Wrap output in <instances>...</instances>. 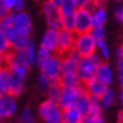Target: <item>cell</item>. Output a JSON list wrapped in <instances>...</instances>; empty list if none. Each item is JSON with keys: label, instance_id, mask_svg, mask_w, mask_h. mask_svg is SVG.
Listing matches in <instances>:
<instances>
[{"label": "cell", "instance_id": "cell-34", "mask_svg": "<svg viewBox=\"0 0 123 123\" xmlns=\"http://www.w3.org/2000/svg\"><path fill=\"white\" fill-rule=\"evenodd\" d=\"M62 29L74 31V18L73 15H64L62 18Z\"/></svg>", "mask_w": 123, "mask_h": 123}, {"label": "cell", "instance_id": "cell-16", "mask_svg": "<svg viewBox=\"0 0 123 123\" xmlns=\"http://www.w3.org/2000/svg\"><path fill=\"white\" fill-rule=\"evenodd\" d=\"M108 19V13L104 5H96L92 10V25L104 26Z\"/></svg>", "mask_w": 123, "mask_h": 123}, {"label": "cell", "instance_id": "cell-5", "mask_svg": "<svg viewBox=\"0 0 123 123\" xmlns=\"http://www.w3.org/2000/svg\"><path fill=\"white\" fill-rule=\"evenodd\" d=\"M40 70L52 82H58L62 74V57L57 53H53L52 57L40 67Z\"/></svg>", "mask_w": 123, "mask_h": 123}, {"label": "cell", "instance_id": "cell-13", "mask_svg": "<svg viewBox=\"0 0 123 123\" xmlns=\"http://www.w3.org/2000/svg\"><path fill=\"white\" fill-rule=\"evenodd\" d=\"M79 60H80V57L74 50L67 53L65 55H62V73H73V72H77Z\"/></svg>", "mask_w": 123, "mask_h": 123}, {"label": "cell", "instance_id": "cell-23", "mask_svg": "<svg viewBox=\"0 0 123 123\" xmlns=\"http://www.w3.org/2000/svg\"><path fill=\"white\" fill-rule=\"evenodd\" d=\"M62 87L60 86V83L59 80L58 82H52V84L49 86V88L47 89V98L50 99V100H53V102L55 103H58V100L60 98V93H62Z\"/></svg>", "mask_w": 123, "mask_h": 123}, {"label": "cell", "instance_id": "cell-24", "mask_svg": "<svg viewBox=\"0 0 123 123\" xmlns=\"http://www.w3.org/2000/svg\"><path fill=\"white\" fill-rule=\"evenodd\" d=\"M53 55V53L52 52H49V50H47V49H44V48H42V47H38V49H37V55H35V64L40 68V67L45 63V62L52 57Z\"/></svg>", "mask_w": 123, "mask_h": 123}, {"label": "cell", "instance_id": "cell-25", "mask_svg": "<svg viewBox=\"0 0 123 123\" xmlns=\"http://www.w3.org/2000/svg\"><path fill=\"white\" fill-rule=\"evenodd\" d=\"M42 122L43 123H63V109L60 107H57Z\"/></svg>", "mask_w": 123, "mask_h": 123}, {"label": "cell", "instance_id": "cell-30", "mask_svg": "<svg viewBox=\"0 0 123 123\" xmlns=\"http://www.w3.org/2000/svg\"><path fill=\"white\" fill-rule=\"evenodd\" d=\"M52 84V80L49 79L47 75H44L43 73H40L37 78V87L40 92H47V89L49 88V86Z\"/></svg>", "mask_w": 123, "mask_h": 123}, {"label": "cell", "instance_id": "cell-38", "mask_svg": "<svg viewBox=\"0 0 123 123\" xmlns=\"http://www.w3.org/2000/svg\"><path fill=\"white\" fill-rule=\"evenodd\" d=\"M79 6H84V8H88L93 10V8L96 6V0H77Z\"/></svg>", "mask_w": 123, "mask_h": 123}, {"label": "cell", "instance_id": "cell-17", "mask_svg": "<svg viewBox=\"0 0 123 123\" xmlns=\"http://www.w3.org/2000/svg\"><path fill=\"white\" fill-rule=\"evenodd\" d=\"M59 83L63 88H75V87L83 86L77 72H73V73H62L59 77Z\"/></svg>", "mask_w": 123, "mask_h": 123}, {"label": "cell", "instance_id": "cell-49", "mask_svg": "<svg viewBox=\"0 0 123 123\" xmlns=\"http://www.w3.org/2000/svg\"><path fill=\"white\" fill-rule=\"evenodd\" d=\"M3 29V25H1V19H0V30Z\"/></svg>", "mask_w": 123, "mask_h": 123}, {"label": "cell", "instance_id": "cell-15", "mask_svg": "<svg viewBox=\"0 0 123 123\" xmlns=\"http://www.w3.org/2000/svg\"><path fill=\"white\" fill-rule=\"evenodd\" d=\"M96 77L109 87L112 84V82H113V79H114V72H113L112 65L109 63H107V62H103V63L98 67Z\"/></svg>", "mask_w": 123, "mask_h": 123}, {"label": "cell", "instance_id": "cell-8", "mask_svg": "<svg viewBox=\"0 0 123 123\" xmlns=\"http://www.w3.org/2000/svg\"><path fill=\"white\" fill-rule=\"evenodd\" d=\"M83 92V86L75 87V88H62L60 98L58 100V105L62 109L69 108L75 105L80 93Z\"/></svg>", "mask_w": 123, "mask_h": 123}, {"label": "cell", "instance_id": "cell-32", "mask_svg": "<svg viewBox=\"0 0 123 123\" xmlns=\"http://www.w3.org/2000/svg\"><path fill=\"white\" fill-rule=\"evenodd\" d=\"M31 119H34V112H33V109L30 107H25L23 111H21V113H20L19 118H18V122L24 123L26 121H31Z\"/></svg>", "mask_w": 123, "mask_h": 123}, {"label": "cell", "instance_id": "cell-31", "mask_svg": "<svg viewBox=\"0 0 123 123\" xmlns=\"http://www.w3.org/2000/svg\"><path fill=\"white\" fill-rule=\"evenodd\" d=\"M91 35L96 42L105 40V28L104 26H93L91 29Z\"/></svg>", "mask_w": 123, "mask_h": 123}, {"label": "cell", "instance_id": "cell-27", "mask_svg": "<svg viewBox=\"0 0 123 123\" xmlns=\"http://www.w3.org/2000/svg\"><path fill=\"white\" fill-rule=\"evenodd\" d=\"M1 1L5 4V6H6L10 12L13 13H18V12H23L24 9V0H1Z\"/></svg>", "mask_w": 123, "mask_h": 123}, {"label": "cell", "instance_id": "cell-6", "mask_svg": "<svg viewBox=\"0 0 123 123\" xmlns=\"http://www.w3.org/2000/svg\"><path fill=\"white\" fill-rule=\"evenodd\" d=\"M74 39H75V33L72 30L67 29H60L58 30V39H57V48H55V53L62 55H65L73 50L74 47Z\"/></svg>", "mask_w": 123, "mask_h": 123}, {"label": "cell", "instance_id": "cell-9", "mask_svg": "<svg viewBox=\"0 0 123 123\" xmlns=\"http://www.w3.org/2000/svg\"><path fill=\"white\" fill-rule=\"evenodd\" d=\"M6 70V86H8V93L13 94V96L18 97L20 96L24 91L25 87V79L26 77L20 75L18 73H14V72H10L8 69Z\"/></svg>", "mask_w": 123, "mask_h": 123}, {"label": "cell", "instance_id": "cell-21", "mask_svg": "<svg viewBox=\"0 0 123 123\" xmlns=\"http://www.w3.org/2000/svg\"><path fill=\"white\" fill-rule=\"evenodd\" d=\"M116 98H117L116 91L112 89L111 87H108L107 91L98 98V100H99V103H100V105H102L103 109H108L116 103Z\"/></svg>", "mask_w": 123, "mask_h": 123}, {"label": "cell", "instance_id": "cell-7", "mask_svg": "<svg viewBox=\"0 0 123 123\" xmlns=\"http://www.w3.org/2000/svg\"><path fill=\"white\" fill-rule=\"evenodd\" d=\"M3 30H4L5 34H6V38L10 43L12 50H23L28 45V43L30 42V35L20 33L19 30H16L13 26L5 28Z\"/></svg>", "mask_w": 123, "mask_h": 123}, {"label": "cell", "instance_id": "cell-46", "mask_svg": "<svg viewBox=\"0 0 123 123\" xmlns=\"http://www.w3.org/2000/svg\"><path fill=\"white\" fill-rule=\"evenodd\" d=\"M24 123H35V119H31V121H26Z\"/></svg>", "mask_w": 123, "mask_h": 123}, {"label": "cell", "instance_id": "cell-20", "mask_svg": "<svg viewBox=\"0 0 123 123\" xmlns=\"http://www.w3.org/2000/svg\"><path fill=\"white\" fill-rule=\"evenodd\" d=\"M59 12L62 15H74V13L79 9V4L77 0H60L58 4Z\"/></svg>", "mask_w": 123, "mask_h": 123}, {"label": "cell", "instance_id": "cell-39", "mask_svg": "<svg viewBox=\"0 0 123 123\" xmlns=\"http://www.w3.org/2000/svg\"><path fill=\"white\" fill-rule=\"evenodd\" d=\"M114 18L118 23L123 24V3L114 10Z\"/></svg>", "mask_w": 123, "mask_h": 123}, {"label": "cell", "instance_id": "cell-12", "mask_svg": "<svg viewBox=\"0 0 123 123\" xmlns=\"http://www.w3.org/2000/svg\"><path fill=\"white\" fill-rule=\"evenodd\" d=\"M83 88H84V91L92 98H97L98 99L105 91H107L108 86L105 84V83H103L102 80H99L97 77H94V78H92L91 80H88L87 83H84V84H83Z\"/></svg>", "mask_w": 123, "mask_h": 123}, {"label": "cell", "instance_id": "cell-43", "mask_svg": "<svg viewBox=\"0 0 123 123\" xmlns=\"http://www.w3.org/2000/svg\"><path fill=\"white\" fill-rule=\"evenodd\" d=\"M108 0H96V5H104Z\"/></svg>", "mask_w": 123, "mask_h": 123}, {"label": "cell", "instance_id": "cell-40", "mask_svg": "<svg viewBox=\"0 0 123 123\" xmlns=\"http://www.w3.org/2000/svg\"><path fill=\"white\" fill-rule=\"evenodd\" d=\"M10 13V10L5 6V4L1 1V0H0V19H3L5 15H8Z\"/></svg>", "mask_w": 123, "mask_h": 123}, {"label": "cell", "instance_id": "cell-45", "mask_svg": "<svg viewBox=\"0 0 123 123\" xmlns=\"http://www.w3.org/2000/svg\"><path fill=\"white\" fill-rule=\"evenodd\" d=\"M50 1H52V3H54V4H59V1H60V0H50Z\"/></svg>", "mask_w": 123, "mask_h": 123}, {"label": "cell", "instance_id": "cell-29", "mask_svg": "<svg viewBox=\"0 0 123 123\" xmlns=\"http://www.w3.org/2000/svg\"><path fill=\"white\" fill-rule=\"evenodd\" d=\"M97 53L100 55V57H102V59H103L104 62L109 59V57H111V50H109L108 44L105 43V40L97 42Z\"/></svg>", "mask_w": 123, "mask_h": 123}, {"label": "cell", "instance_id": "cell-48", "mask_svg": "<svg viewBox=\"0 0 123 123\" xmlns=\"http://www.w3.org/2000/svg\"><path fill=\"white\" fill-rule=\"evenodd\" d=\"M116 3H123V0H114Z\"/></svg>", "mask_w": 123, "mask_h": 123}, {"label": "cell", "instance_id": "cell-33", "mask_svg": "<svg viewBox=\"0 0 123 123\" xmlns=\"http://www.w3.org/2000/svg\"><path fill=\"white\" fill-rule=\"evenodd\" d=\"M82 123H107L103 114H87Z\"/></svg>", "mask_w": 123, "mask_h": 123}, {"label": "cell", "instance_id": "cell-42", "mask_svg": "<svg viewBox=\"0 0 123 123\" xmlns=\"http://www.w3.org/2000/svg\"><path fill=\"white\" fill-rule=\"evenodd\" d=\"M117 123H123V109L119 111L117 114Z\"/></svg>", "mask_w": 123, "mask_h": 123}, {"label": "cell", "instance_id": "cell-1", "mask_svg": "<svg viewBox=\"0 0 123 123\" xmlns=\"http://www.w3.org/2000/svg\"><path fill=\"white\" fill-rule=\"evenodd\" d=\"M103 62L104 60L98 53H94L92 55H89V57L80 58L78 68H77V74L79 77L82 84H84V83H87L88 80H91L92 78L96 77L98 67Z\"/></svg>", "mask_w": 123, "mask_h": 123}, {"label": "cell", "instance_id": "cell-35", "mask_svg": "<svg viewBox=\"0 0 123 123\" xmlns=\"http://www.w3.org/2000/svg\"><path fill=\"white\" fill-rule=\"evenodd\" d=\"M8 93L6 86V70L3 65H0V94Z\"/></svg>", "mask_w": 123, "mask_h": 123}, {"label": "cell", "instance_id": "cell-2", "mask_svg": "<svg viewBox=\"0 0 123 123\" xmlns=\"http://www.w3.org/2000/svg\"><path fill=\"white\" fill-rule=\"evenodd\" d=\"M73 50L79 55L80 58L89 57V55L97 53V42L93 39V37L91 35V33H80V34H75Z\"/></svg>", "mask_w": 123, "mask_h": 123}, {"label": "cell", "instance_id": "cell-11", "mask_svg": "<svg viewBox=\"0 0 123 123\" xmlns=\"http://www.w3.org/2000/svg\"><path fill=\"white\" fill-rule=\"evenodd\" d=\"M13 28H15V29L19 30L20 33H24V34H26V35H30V33L33 30V23H31V19H30L29 14L25 13V12L14 13Z\"/></svg>", "mask_w": 123, "mask_h": 123}, {"label": "cell", "instance_id": "cell-3", "mask_svg": "<svg viewBox=\"0 0 123 123\" xmlns=\"http://www.w3.org/2000/svg\"><path fill=\"white\" fill-rule=\"evenodd\" d=\"M74 18V33L80 34V33H89L93 28L92 25V10L79 6L73 15Z\"/></svg>", "mask_w": 123, "mask_h": 123}, {"label": "cell", "instance_id": "cell-44", "mask_svg": "<svg viewBox=\"0 0 123 123\" xmlns=\"http://www.w3.org/2000/svg\"><path fill=\"white\" fill-rule=\"evenodd\" d=\"M119 102H121V104L123 105V87H122L121 92H119Z\"/></svg>", "mask_w": 123, "mask_h": 123}, {"label": "cell", "instance_id": "cell-22", "mask_svg": "<svg viewBox=\"0 0 123 123\" xmlns=\"http://www.w3.org/2000/svg\"><path fill=\"white\" fill-rule=\"evenodd\" d=\"M59 107L58 103H55L53 102V100H50V99H45V100H43V102L39 104V107H38V116H39V118H40L42 121L45 118V117H48L52 112Z\"/></svg>", "mask_w": 123, "mask_h": 123}, {"label": "cell", "instance_id": "cell-18", "mask_svg": "<svg viewBox=\"0 0 123 123\" xmlns=\"http://www.w3.org/2000/svg\"><path fill=\"white\" fill-rule=\"evenodd\" d=\"M84 116L75 105L63 109V123H82Z\"/></svg>", "mask_w": 123, "mask_h": 123}, {"label": "cell", "instance_id": "cell-47", "mask_svg": "<svg viewBox=\"0 0 123 123\" xmlns=\"http://www.w3.org/2000/svg\"><path fill=\"white\" fill-rule=\"evenodd\" d=\"M3 122H4V117L0 114V123H3Z\"/></svg>", "mask_w": 123, "mask_h": 123}, {"label": "cell", "instance_id": "cell-14", "mask_svg": "<svg viewBox=\"0 0 123 123\" xmlns=\"http://www.w3.org/2000/svg\"><path fill=\"white\" fill-rule=\"evenodd\" d=\"M57 39H58V30L53 29V28H48L45 33L42 37L40 45L44 49L49 50L52 53H55V48H57Z\"/></svg>", "mask_w": 123, "mask_h": 123}, {"label": "cell", "instance_id": "cell-36", "mask_svg": "<svg viewBox=\"0 0 123 123\" xmlns=\"http://www.w3.org/2000/svg\"><path fill=\"white\" fill-rule=\"evenodd\" d=\"M103 108L100 105L99 100L97 98H92V105H91V112L89 114H103Z\"/></svg>", "mask_w": 123, "mask_h": 123}, {"label": "cell", "instance_id": "cell-41", "mask_svg": "<svg viewBox=\"0 0 123 123\" xmlns=\"http://www.w3.org/2000/svg\"><path fill=\"white\" fill-rule=\"evenodd\" d=\"M116 55H117V59L123 60V43L121 44V47L117 48V50H116Z\"/></svg>", "mask_w": 123, "mask_h": 123}, {"label": "cell", "instance_id": "cell-10", "mask_svg": "<svg viewBox=\"0 0 123 123\" xmlns=\"http://www.w3.org/2000/svg\"><path fill=\"white\" fill-rule=\"evenodd\" d=\"M18 111V100L16 97L10 93L0 94V114L4 117V119L12 118Z\"/></svg>", "mask_w": 123, "mask_h": 123}, {"label": "cell", "instance_id": "cell-4", "mask_svg": "<svg viewBox=\"0 0 123 123\" xmlns=\"http://www.w3.org/2000/svg\"><path fill=\"white\" fill-rule=\"evenodd\" d=\"M43 14L47 20L48 28H53V29H57V30H59L62 28V18H63V15L60 14L57 4L52 3L50 0H45L43 3Z\"/></svg>", "mask_w": 123, "mask_h": 123}, {"label": "cell", "instance_id": "cell-37", "mask_svg": "<svg viewBox=\"0 0 123 123\" xmlns=\"http://www.w3.org/2000/svg\"><path fill=\"white\" fill-rule=\"evenodd\" d=\"M116 69H117V78H118V82H119L121 87H123V60L117 59Z\"/></svg>", "mask_w": 123, "mask_h": 123}, {"label": "cell", "instance_id": "cell-28", "mask_svg": "<svg viewBox=\"0 0 123 123\" xmlns=\"http://www.w3.org/2000/svg\"><path fill=\"white\" fill-rule=\"evenodd\" d=\"M12 52V47L4 30H0V55H6Z\"/></svg>", "mask_w": 123, "mask_h": 123}, {"label": "cell", "instance_id": "cell-19", "mask_svg": "<svg viewBox=\"0 0 123 123\" xmlns=\"http://www.w3.org/2000/svg\"><path fill=\"white\" fill-rule=\"evenodd\" d=\"M91 105H92V97L89 96V94L84 91V88H83V92L80 93L79 98L77 100L75 107L80 111V113L83 116H87V114H89V112H91Z\"/></svg>", "mask_w": 123, "mask_h": 123}, {"label": "cell", "instance_id": "cell-26", "mask_svg": "<svg viewBox=\"0 0 123 123\" xmlns=\"http://www.w3.org/2000/svg\"><path fill=\"white\" fill-rule=\"evenodd\" d=\"M37 49H38V47L35 45V43H34V42H33L31 39H30V42L28 43V45H26V47H25V49H24L25 55H26V58H28V62H29L30 67L35 64V55H37Z\"/></svg>", "mask_w": 123, "mask_h": 123}]
</instances>
